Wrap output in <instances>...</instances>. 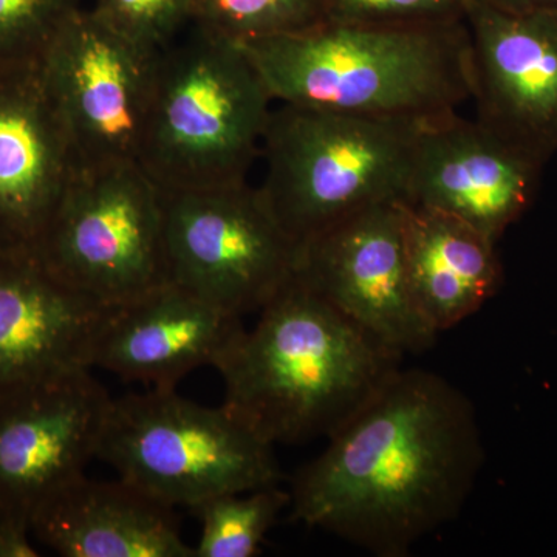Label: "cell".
<instances>
[{
  "label": "cell",
  "instance_id": "obj_19",
  "mask_svg": "<svg viewBox=\"0 0 557 557\" xmlns=\"http://www.w3.org/2000/svg\"><path fill=\"white\" fill-rule=\"evenodd\" d=\"M292 496L278 485L219 494L190 511L200 520L196 557H252Z\"/></svg>",
  "mask_w": 557,
  "mask_h": 557
},
{
  "label": "cell",
  "instance_id": "obj_2",
  "mask_svg": "<svg viewBox=\"0 0 557 557\" xmlns=\"http://www.w3.org/2000/svg\"><path fill=\"white\" fill-rule=\"evenodd\" d=\"M218 366L225 406L276 446L330 437L401 369L298 276L259 311Z\"/></svg>",
  "mask_w": 557,
  "mask_h": 557
},
{
  "label": "cell",
  "instance_id": "obj_12",
  "mask_svg": "<svg viewBox=\"0 0 557 557\" xmlns=\"http://www.w3.org/2000/svg\"><path fill=\"white\" fill-rule=\"evenodd\" d=\"M545 161L457 113L418 134L406 203L460 219L498 242L533 203Z\"/></svg>",
  "mask_w": 557,
  "mask_h": 557
},
{
  "label": "cell",
  "instance_id": "obj_25",
  "mask_svg": "<svg viewBox=\"0 0 557 557\" xmlns=\"http://www.w3.org/2000/svg\"><path fill=\"white\" fill-rule=\"evenodd\" d=\"M491 9L505 13H531V11L557 10V0H478Z\"/></svg>",
  "mask_w": 557,
  "mask_h": 557
},
{
  "label": "cell",
  "instance_id": "obj_6",
  "mask_svg": "<svg viewBox=\"0 0 557 557\" xmlns=\"http://www.w3.org/2000/svg\"><path fill=\"white\" fill-rule=\"evenodd\" d=\"M98 457L174 508L281 482L271 443L225 406L197 405L175 388L112 399Z\"/></svg>",
  "mask_w": 557,
  "mask_h": 557
},
{
  "label": "cell",
  "instance_id": "obj_10",
  "mask_svg": "<svg viewBox=\"0 0 557 557\" xmlns=\"http://www.w3.org/2000/svg\"><path fill=\"white\" fill-rule=\"evenodd\" d=\"M296 276L401 357L437 339L410 292L401 201L362 209L304 242Z\"/></svg>",
  "mask_w": 557,
  "mask_h": 557
},
{
  "label": "cell",
  "instance_id": "obj_24",
  "mask_svg": "<svg viewBox=\"0 0 557 557\" xmlns=\"http://www.w3.org/2000/svg\"><path fill=\"white\" fill-rule=\"evenodd\" d=\"M32 528L16 520L0 519V557H36Z\"/></svg>",
  "mask_w": 557,
  "mask_h": 557
},
{
  "label": "cell",
  "instance_id": "obj_18",
  "mask_svg": "<svg viewBox=\"0 0 557 557\" xmlns=\"http://www.w3.org/2000/svg\"><path fill=\"white\" fill-rule=\"evenodd\" d=\"M410 292L435 332L478 313L502 284L496 242L460 219L401 201Z\"/></svg>",
  "mask_w": 557,
  "mask_h": 557
},
{
  "label": "cell",
  "instance_id": "obj_3",
  "mask_svg": "<svg viewBox=\"0 0 557 557\" xmlns=\"http://www.w3.org/2000/svg\"><path fill=\"white\" fill-rule=\"evenodd\" d=\"M240 46L282 104L426 124L457 113L474 91L465 21L408 27L327 21Z\"/></svg>",
  "mask_w": 557,
  "mask_h": 557
},
{
  "label": "cell",
  "instance_id": "obj_8",
  "mask_svg": "<svg viewBox=\"0 0 557 557\" xmlns=\"http://www.w3.org/2000/svg\"><path fill=\"white\" fill-rule=\"evenodd\" d=\"M161 197L171 284L244 317L295 278L299 247L248 180Z\"/></svg>",
  "mask_w": 557,
  "mask_h": 557
},
{
  "label": "cell",
  "instance_id": "obj_7",
  "mask_svg": "<svg viewBox=\"0 0 557 557\" xmlns=\"http://www.w3.org/2000/svg\"><path fill=\"white\" fill-rule=\"evenodd\" d=\"M35 259L108 307L168 284L159 186L138 161L76 163Z\"/></svg>",
  "mask_w": 557,
  "mask_h": 557
},
{
  "label": "cell",
  "instance_id": "obj_4",
  "mask_svg": "<svg viewBox=\"0 0 557 557\" xmlns=\"http://www.w3.org/2000/svg\"><path fill=\"white\" fill-rule=\"evenodd\" d=\"M273 101L240 44L193 24L157 57L138 164L161 190L247 182Z\"/></svg>",
  "mask_w": 557,
  "mask_h": 557
},
{
  "label": "cell",
  "instance_id": "obj_21",
  "mask_svg": "<svg viewBox=\"0 0 557 557\" xmlns=\"http://www.w3.org/2000/svg\"><path fill=\"white\" fill-rule=\"evenodd\" d=\"M76 0H0V72L44 62Z\"/></svg>",
  "mask_w": 557,
  "mask_h": 557
},
{
  "label": "cell",
  "instance_id": "obj_15",
  "mask_svg": "<svg viewBox=\"0 0 557 557\" xmlns=\"http://www.w3.org/2000/svg\"><path fill=\"white\" fill-rule=\"evenodd\" d=\"M244 332L242 317L168 282L112 310L91 368L129 383L174 391L193 370L218 369Z\"/></svg>",
  "mask_w": 557,
  "mask_h": 557
},
{
  "label": "cell",
  "instance_id": "obj_16",
  "mask_svg": "<svg viewBox=\"0 0 557 557\" xmlns=\"http://www.w3.org/2000/svg\"><path fill=\"white\" fill-rule=\"evenodd\" d=\"M113 309L70 288L35 258L0 256V394L91 369Z\"/></svg>",
  "mask_w": 557,
  "mask_h": 557
},
{
  "label": "cell",
  "instance_id": "obj_17",
  "mask_svg": "<svg viewBox=\"0 0 557 557\" xmlns=\"http://www.w3.org/2000/svg\"><path fill=\"white\" fill-rule=\"evenodd\" d=\"M32 534L64 557H196L175 508L121 478L81 475L36 512Z\"/></svg>",
  "mask_w": 557,
  "mask_h": 557
},
{
  "label": "cell",
  "instance_id": "obj_14",
  "mask_svg": "<svg viewBox=\"0 0 557 557\" xmlns=\"http://www.w3.org/2000/svg\"><path fill=\"white\" fill-rule=\"evenodd\" d=\"M76 163L42 64L0 72L2 258H35Z\"/></svg>",
  "mask_w": 557,
  "mask_h": 557
},
{
  "label": "cell",
  "instance_id": "obj_9",
  "mask_svg": "<svg viewBox=\"0 0 557 557\" xmlns=\"http://www.w3.org/2000/svg\"><path fill=\"white\" fill-rule=\"evenodd\" d=\"M159 53L76 10L42 62L78 163L138 160Z\"/></svg>",
  "mask_w": 557,
  "mask_h": 557
},
{
  "label": "cell",
  "instance_id": "obj_5",
  "mask_svg": "<svg viewBox=\"0 0 557 557\" xmlns=\"http://www.w3.org/2000/svg\"><path fill=\"white\" fill-rule=\"evenodd\" d=\"M278 104L263 135L259 189L298 247L355 212L406 200L424 124Z\"/></svg>",
  "mask_w": 557,
  "mask_h": 557
},
{
  "label": "cell",
  "instance_id": "obj_11",
  "mask_svg": "<svg viewBox=\"0 0 557 557\" xmlns=\"http://www.w3.org/2000/svg\"><path fill=\"white\" fill-rule=\"evenodd\" d=\"M112 399L90 369L0 394V519L32 528L98 457Z\"/></svg>",
  "mask_w": 557,
  "mask_h": 557
},
{
  "label": "cell",
  "instance_id": "obj_23",
  "mask_svg": "<svg viewBox=\"0 0 557 557\" xmlns=\"http://www.w3.org/2000/svg\"><path fill=\"white\" fill-rule=\"evenodd\" d=\"M329 22L375 27L456 24L465 0H322Z\"/></svg>",
  "mask_w": 557,
  "mask_h": 557
},
{
  "label": "cell",
  "instance_id": "obj_13",
  "mask_svg": "<svg viewBox=\"0 0 557 557\" xmlns=\"http://www.w3.org/2000/svg\"><path fill=\"white\" fill-rule=\"evenodd\" d=\"M479 119L542 161L557 152V10L465 0Z\"/></svg>",
  "mask_w": 557,
  "mask_h": 557
},
{
  "label": "cell",
  "instance_id": "obj_1",
  "mask_svg": "<svg viewBox=\"0 0 557 557\" xmlns=\"http://www.w3.org/2000/svg\"><path fill=\"white\" fill-rule=\"evenodd\" d=\"M485 460L467 395L428 370L399 369L289 490L295 522L379 557H405L458 518Z\"/></svg>",
  "mask_w": 557,
  "mask_h": 557
},
{
  "label": "cell",
  "instance_id": "obj_20",
  "mask_svg": "<svg viewBox=\"0 0 557 557\" xmlns=\"http://www.w3.org/2000/svg\"><path fill=\"white\" fill-rule=\"evenodd\" d=\"M327 22L322 0H194V25L236 44L310 30Z\"/></svg>",
  "mask_w": 557,
  "mask_h": 557
},
{
  "label": "cell",
  "instance_id": "obj_22",
  "mask_svg": "<svg viewBox=\"0 0 557 557\" xmlns=\"http://www.w3.org/2000/svg\"><path fill=\"white\" fill-rule=\"evenodd\" d=\"M110 30L160 53L194 22V0H97L90 10Z\"/></svg>",
  "mask_w": 557,
  "mask_h": 557
}]
</instances>
